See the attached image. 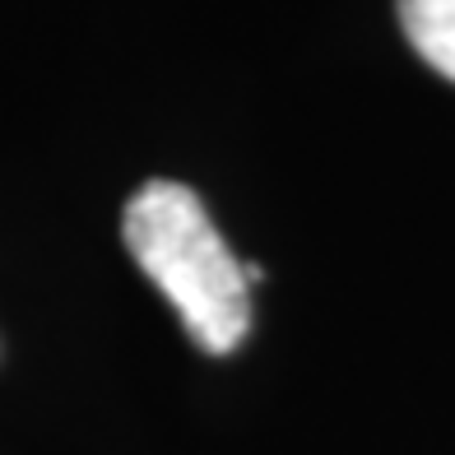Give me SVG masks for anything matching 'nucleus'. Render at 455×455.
Listing matches in <instances>:
<instances>
[{
    "mask_svg": "<svg viewBox=\"0 0 455 455\" xmlns=\"http://www.w3.org/2000/svg\"><path fill=\"white\" fill-rule=\"evenodd\" d=\"M400 24L413 52L455 79V0H400Z\"/></svg>",
    "mask_w": 455,
    "mask_h": 455,
    "instance_id": "f03ea898",
    "label": "nucleus"
},
{
    "mask_svg": "<svg viewBox=\"0 0 455 455\" xmlns=\"http://www.w3.org/2000/svg\"><path fill=\"white\" fill-rule=\"evenodd\" d=\"M121 237L204 354H233L251 330V279L228 251L200 196L181 181H144L126 200Z\"/></svg>",
    "mask_w": 455,
    "mask_h": 455,
    "instance_id": "f257e3e1",
    "label": "nucleus"
}]
</instances>
